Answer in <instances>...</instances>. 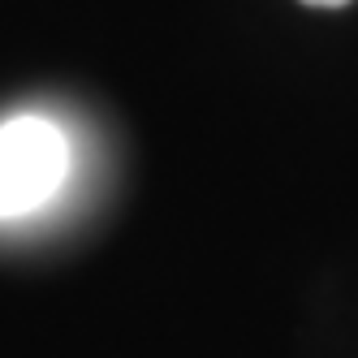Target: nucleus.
Here are the masks:
<instances>
[{
	"instance_id": "nucleus-1",
	"label": "nucleus",
	"mask_w": 358,
	"mask_h": 358,
	"mask_svg": "<svg viewBox=\"0 0 358 358\" xmlns=\"http://www.w3.org/2000/svg\"><path fill=\"white\" fill-rule=\"evenodd\" d=\"M69 169V143L48 117H13L0 125V220L48 203Z\"/></svg>"
},
{
	"instance_id": "nucleus-2",
	"label": "nucleus",
	"mask_w": 358,
	"mask_h": 358,
	"mask_svg": "<svg viewBox=\"0 0 358 358\" xmlns=\"http://www.w3.org/2000/svg\"><path fill=\"white\" fill-rule=\"evenodd\" d=\"M302 5H311V9H345L350 0H302Z\"/></svg>"
}]
</instances>
